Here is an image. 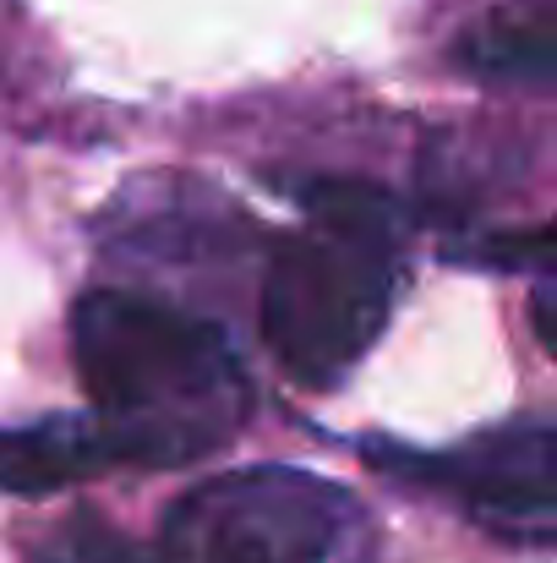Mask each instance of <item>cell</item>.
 <instances>
[{
	"label": "cell",
	"instance_id": "cell-1",
	"mask_svg": "<svg viewBox=\"0 0 557 563\" xmlns=\"http://www.w3.org/2000/svg\"><path fill=\"white\" fill-rule=\"evenodd\" d=\"M71 356L110 465L176 471L224 449L252 416V377L230 334L143 290H88Z\"/></svg>",
	"mask_w": 557,
	"mask_h": 563
},
{
	"label": "cell",
	"instance_id": "cell-2",
	"mask_svg": "<svg viewBox=\"0 0 557 563\" xmlns=\"http://www.w3.org/2000/svg\"><path fill=\"white\" fill-rule=\"evenodd\" d=\"M307 230L285 235L263 274V340L307 388L356 373L399 290V208L367 181H301Z\"/></svg>",
	"mask_w": 557,
	"mask_h": 563
},
{
	"label": "cell",
	"instance_id": "cell-3",
	"mask_svg": "<svg viewBox=\"0 0 557 563\" xmlns=\"http://www.w3.org/2000/svg\"><path fill=\"white\" fill-rule=\"evenodd\" d=\"M367 509L290 465L224 471L191 487L159 526L154 563H367Z\"/></svg>",
	"mask_w": 557,
	"mask_h": 563
},
{
	"label": "cell",
	"instance_id": "cell-4",
	"mask_svg": "<svg viewBox=\"0 0 557 563\" xmlns=\"http://www.w3.org/2000/svg\"><path fill=\"white\" fill-rule=\"evenodd\" d=\"M393 476H410L443 498H454L487 531L553 548L557 537V427L547 416H525L492 427L448 454H404V449H367Z\"/></svg>",
	"mask_w": 557,
	"mask_h": 563
},
{
	"label": "cell",
	"instance_id": "cell-5",
	"mask_svg": "<svg viewBox=\"0 0 557 563\" xmlns=\"http://www.w3.org/2000/svg\"><path fill=\"white\" fill-rule=\"evenodd\" d=\"M99 471H110V460L93 416H38L0 427V487L11 498H49Z\"/></svg>",
	"mask_w": 557,
	"mask_h": 563
},
{
	"label": "cell",
	"instance_id": "cell-6",
	"mask_svg": "<svg viewBox=\"0 0 557 563\" xmlns=\"http://www.w3.org/2000/svg\"><path fill=\"white\" fill-rule=\"evenodd\" d=\"M459 66L481 82H514L547 93L557 82V22L547 0L503 5L459 38Z\"/></svg>",
	"mask_w": 557,
	"mask_h": 563
},
{
	"label": "cell",
	"instance_id": "cell-7",
	"mask_svg": "<svg viewBox=\"0 0 557 563\" xmlns=\"http://www.w3.org/2000/svg\"><path fill=\"white\" fill-rule=\"evenodd\" d=\"M33 563H143V559H137V548L121 542L99 515H77V520L60 526L55 542H44V548L33 553Z\"/></svg>",
	"mask_w": 557,
	"mask_h": 563
}]
</instances>
